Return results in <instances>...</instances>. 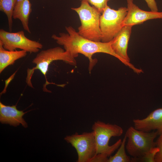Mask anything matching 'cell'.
<instances>
[{
  "label": "cell",
  "mask_w": 162,
  "mask_h": 162,
  "mask_svg": "<svg viewBox=\"0 0 162 162\" xmlns=\"http://www.w3.org/2000/svg\"><path fill=\"white\" fill-rule=\"evenodd\" d=\"M68 33L61 32L59 36L52 35L51 38L59 45L64 46V50L75 58L81 54L89 61L88 70L90 73L97 62L92 56L96 53H103L114 56L121 62L120 58L115 52L111 46V41L108 42L96 41L85 38L80 35L72 26H66Z\"/></svg>",
  "instance_id": "cell-1"
},
{
  "label": "cell",
  "mask_w": 162,
  "mask_h": 162,
  "mask_svg": "<svg viewBox=\"0 0 162 162\" xmlns=\"http://www.w3.org/2000/svg\"><path fill=\"white\" fill-rule=\"evenodd\" d=\"M71 9L77 13L81 22L78 32L82 36L96 41H101V34L100 26L101 13L86 1H81L80 6Z\"/></svg>",
  "instance_id": "cell-2"
},
{
  "label": "cell",
  "mask_w": 162,
  "mask_h": 162,
  "mask_svg": "<svg viewBox=\"0 0 162 162\" xmlns=\"http://www.w3.org/2000/svg\"><path fill=\"white\" fill-rule=\"evenodd\" d=\"M92 128L96 144V154H102L109 157L119 147L122 140L119 139L111 146L109 145V140L112 137L121 136L123 132L122 128L116 124L97 120L93 124Z\"/></svg>",
  "instance_id": "cell-3"
},
{
  "label": "cell",
  "mask_w": 162,
  "mask_h": 162,
  "mask_svg": "<svg viewBox=\"0 0 162 162\" xmlns=\"http://www.w3.org/2000/svg\"><path fill=\"white\" fill-rule=\"evenodd\" d=\"M75 58L69 52L58 46L41 51L37 54L32 61L36 64L35 67L27 70V84L29 86L32 87L31 79L35 70H39L46 79V74L49 66L52 62L56 60H61L71 65L75 66L76 64Z\"/></svg>",
  "instance_id": "cell-4"
},
{
  "label": "cell",
  "mask_w": 162,
  "mask_h": 162,
  "mask_svg": "<svg viewBox=\"0 0 162 162\" xmlns=\"http://www.w3.org/2000/svg\"><path fill=\"white\" fill-rule=\"evenodd\" d=\"M157 132H145L137 130L134 127H129L125 135L128 139L125 148L128 154L135 158H141L151 149L156 146L155 139Z\"/></svg>",
  "instance_id": "cell-5"
},
{
  "label": "cell",
  "mask_w": 162,
  "mask_h": 162,
  "mask_svg": "<svg viewBox=\"0 0 162 162\" xmlns=\"http://www.w3.org/2000/svg\"><path fill=\"white\" fill-rule=\"evenodd\" d=\"M127 13L126 7H121L116 10L108 5L106 7L100 18L101 41L108 42L113 39L123 26V22Z\"/></svg>",
  "instance_id": "cell-6"
},
{
  "label": "cell",
  "mask_w": 162,
  "mask_h": 162,
  "mask_svg": "<svg viewBox=\"0 0 162 162\" xmlns=\"http://www.w3.org/2000/svg\"><path fill=\"white\" fill-rule=\"evenodd\" d=\"M64 140L76 149L77 162H91L96 155V146L93 132H77L67 136Z\"/></svg>",
  "instance_id": "cell-7"
},
{
  "label": "cell",
  "mask_w": 162,
  "mask_h": 162,
  "mask_svg": "<svg viewBox=\"0 0 162 162\" xmlns=\"http://www.w3.org/2000/svg\"><path fill=\"white\" fill-rule=\"evenodd\" d=\"M0 43L8 50L13 51L19 49L30 53H36L43 47L41 43L27 38L23 31L12 32L1 29Z\"/></svg>",
  "instance_id": "cell-8"
},
{
  "label": "cell",
  "mask_w": 162,
  "mask_h": 162,
  "mask_svg": "<svg viewBox=\"0 0 162 162\" xmlns=\"http://www.w3.org/2000/svg\"><path fill=\"white\" fill-rule=\"evenodd\" d=\"M132 26H125L111 41V47L115 52L121 59L122 62L132 69L134 72L140 74L143 72L140 69L136 68L130 62L127 53L128 42L131 33Z\"/></svg>",
  "instance_id": "cell-9"
},
{
  "label": "cell",
  "mask_w": 162,
  "mask_h": 162,
  "mask_svg": "<svg viewBox=\"0 0 162 162\" xmlns=\"http://www.w3.org/2000/svg\"><path fill=\"white\" fill-rule=\"evenodd\" d=\"M127 13L123 26L140 24L149 20L162 19V12L147 11L140 9L134 3L133 0H127Z\"/></svg>",
  "instance_id": "cell-10"
},
{
  "label": "cell",
  "mask_w": 162,
  "mask_h": 162,
  "mask_svg": "<svg viewBox=\"0 0 162 162\" xmlns=\"http://www.w3.org/2000/svg\"><path fill=\"white\" fill-rule=\"evenodd\" d=\"M133 121L137 130L145 132L156 130L158 135L162 134V108L153 111L144 118L134 119Z\"/></svg>",
  "instance_id": "cell-11"
},
{
  "label": "cell",
  "mask_w": 162,
  "mask_h": 162,
  "mask_svg": "<svg viewBox=\"0 0 162 162\" xmlns=\"http://www.w3.org/2000/svg\"><path fill=\"white\" fill-rule=\"evenodd\" d=\"M18 110L16 105L12 106H7L0 102V121L2 123L9 124L16 127L21 124L24 128L27 127V124L23 116L28 112Z\"/></svg>",
  "instance_id": "cell-12"
},
{
  "label": "cell",
  "mask_w": 162,
  "mask_h": 162,
  "mask_svg": "<svg viewBox=\"0 0 162 162\" xmlns=\"http://www.w3.org/2000/svg\"><path fill=\"white\" fill-rule=\"evenodd\" d=\"M32 11L29 0H17L12 14L13 19L19 20L24 29L29 33L31 32L28 26L29 19Z\"/></svg>",
  "instance_id": "cell-13"
},
{
  "label": "cell",
  "mask_w": 162,
  "mask_h": 162,
  "mask_svg": "<svg viewBox=\"0 0 162 162\" xmlns=\"http://www.w3.org/2000/svg\"><path fill=\"white\" fill-rule=\"evenodd\" d=\"M27 53L22 50L13 51L6 50L0 43V73L8 66L14 64L16 60L26 56Z\"/></svg>",
  "instance_id": "cell-14"
},
{
  "label": "cell",
  "mask_w": 162,
  "mask_h": 162,
  "mask_svg": "<svg viewBox=\"0 0 162 162\" xmlns=\"http://www.w3.org/2000/svg\"><path fill=\"white\" fill-rule=\"evenodd\" d=\"M17 0H0V10L7 16L9 31L11 32L13 25L12 14Z\"/></svg>",
  "instance_id": "cell-15"
},
{
  "label": "cell",
  "mask_w": 162,
  "mask_h": 162,
  "mask_svg": "<svg viewBox=\"0 0 162 162\" xmlns=\"http://www.w3.org/2000/svg\"><path fill=\"white\" fill-rule=\"evenodd\" d=\"M127 138L125 135L117 151L113 156H110L107 162H130L131 158L128 156L125 150V143Z\"/></svg>",
  "instance_id": "cell-16"
},
{
  "label": "cell",
  "mask_w": 162,
  "mask_h": 162,
  "mask_svg": "<svg viewBox=\"0 0 162 162\" xmlns=\"http://www.w3.org/2000/svg\"><path fill=\"white\" fill-rule=\"evenodd\" d=\"M159 151V149L158 147H155L141 158H131V162H155V156Z\"/></svg>",
  "instance_id": "cell-17"
},
{
  "label": "cell",
  "mask_w": 162,
  "mask_h": 162,
  "mask_svg": "<svg viewBox=\"0 0 162 162\" xmlns=\"http://www.w3.org/2000/svg\"><path fill=\"white\" fill-rule=\"evenodd\" d=\"M85 0L97 9L101 13L106 7L108 5L107 3L110 0Z\"/></svg>",
  "instance_id": "cell-18"
},
{
  "label": "cell",
  "mask_w": 162,
  "mask_h": 162,
  "mask_svg": "<svg viewBox=\"0 0 162 162\" xmlns=\"http://www.w3.org/2000/svg\"><path fill=\"white\" fill-rule=\"evenodd\" d=\"M156 146L159 149L155 156V162H162V134L159 135V136L156 142Z\"/></svg>",
  "instance_id": "cell-19"
},
{
  "label": "cell",
  "mask_w": 162,
  "mask_h": 162,
  "mask_svg": "<svg viewBox=\"0 0 162 162\" xmlns=\"http://www.w3.org/2000/svg\"><path fill=\"white\" fill-rule=\"evenodd\" d=\"M151 11L153 12L158 11L157 3L155 0H144Z\"/></svg>",
  "instance_id": "cell-20"
}]
</instances>
